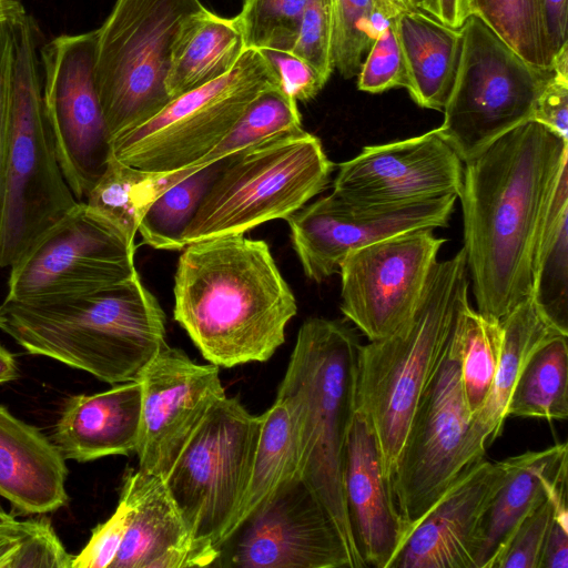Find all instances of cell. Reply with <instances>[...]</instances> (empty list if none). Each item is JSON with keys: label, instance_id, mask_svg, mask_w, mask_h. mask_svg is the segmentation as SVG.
Masks as SVG:
<instances>
[{"label": "cell", "instance_id": "1", "mask_svg": "<svg viewBox=\"0 0 568 568\" xmlns=\"http://www.w3.org/2000/svg\"><path fill=\"white\" fill-rule=\"evenodd\" d=\"M568 140L536 121L464 163L458 197L477 311L501 321L531 296L539 240Z\"/></svg>", "mask_w": 568, "mask_h": 568}, {"label": "cell", "instance_id": "2", "mask_svg": "<svg viewBox=\"0 0 568 568\" xmlns=\"http://www.w3.org/2000/svg\"><path fill=\"white\" fill-rule=\"evenodd\" d=\"M174 275V318L216 366L266 362L297 312L268 245L243 234L184 246Z\"/></svg>", "mask_w": 568, "mask_h": 568}, {"label": "cell", "instance_id": "3", "mask_svg": "<svg viewBox=\"0 0 568 568\" xmlns=\"http://www.w3.org/2000/svg\"><path fill=\"white\" fill-rule=\"evenodd\" d=\"M0 329L24 351L111 385L139 379L165 342V314L139 273L113 286L32 301L4 298Z\"/></svg>", "mask_w": 568, "mask_h": 568}, {"label": "cell", "instance_id": "4", "mask_svg": "<svg viewBox=\"0 0 568 568\" xmlns=\"http://www.w3.org/2000/svg\"><path fill=\"white\" fill-rule=\"evenodd\" d=\"M464 248L434 265L414 314L386 337L361 345L357 408L374 429L390 480L413 415L449 346L460 307L469 301Z\"/></svg>", "mask_w": 568, "mask_h": 568}, {"label": "cell", "instance_id": "5", "mask_svg": "<svg viewBox=\"0 0 568 568\" xmlns=\"http://www.w3.org/2000/svg\"><path fill=\"white\" fill-rule=\"evenodd\" d=\"M359 338L343 321L312 317L297 333L278 387L301 418L300 477L337 527L356 568H366L348 523L344 494L345 447L357 407Z\"/></svg>", "mask_w": 568, "mask_h": 568}, {"label": "cell", "instance_id": "6", "mask_svg": "<svg viewBox=\"0 0 568 568\" xmlns=\"http://www.w3.org/2000/svg\"><path fill=\"white\" fill-rule=\"evenodd\" d=\"M10 128L0 197V268L11 266L78 204L59 165L44 112L39 28L12 23Z\"/></svg>", "mask_w": 568, "mask_h": 568}, {"label": "cell", "instance_id": "7", "mask_svg": "<svg viewBox=\"0 0 568 568\" xmlns=\"http://www.w3.org/2000/svg\"><path fill=\"white\" fill-rule=\"evenodd\" d=\"M333 169L321 140L303 129L226 158L182 235L183 246L286 220L326 189Z\"/></svg>", "mask_w": 568, "mask_h": 568}, {"label": "cell", "instance_id": "8", "mask_svg": "<svg viewBox=\"0 0 568 568\" xmlns=\"http://www.w3.org/2000/svg\"><path fill=\"white\" fill-rule=\"evenodd\" d=\"M200 0H115L95 29L94 75L111 139L166 105L171 50Z\"/></svg>", "mask_w": 568, "mask_h": 568}, {"label": "cell", "instance_id": "9", "mask_svg": "<svg viewBox=\"0 0 568 568\" xmlns=\"http://www.w3.org/2000/svg\"><path fill=\"white\" fill-rule=\"evenodd\" d=\"M280 88L264 55L247 48L222 77L187 91L146 121L114 135L113 156L150 173L194 166L230 132L250 103L263 91Z\"/></svg>", "mask_w": 568, "mask_h": 568}, {"label": "cell", "instance_id": "10", "mask_svg": "<svg viewBox=\"0 0 568 568\" xmlns=\"http://www.w3.org/2000/svg\"><path fill=\"white\" fill-rule=\"evenodd\" d=\"M459 30V63L437 131L466 163L531 121L554 71L526 62L476 16H469Z\"/></svg>", "mask_w": 568, "mask_h": 568}, {"label": "cell", "instance_id": "11", "mask_svg": "<svg viewBox=\"0 0 568 568\" xmlns=\"http://www.w3.org/2000/svg\"><path fill=\"white\" fill-rule=\"evenodd\" d=\"M260 428V416L237 398L223 396L164 478L194 537L219 550L245 495Z\"/></svg>", "mask_w": 568, "mask_h": 568}, {"label": "cell", "instance_id": "12", "mask_svg": "<svg viewBox=\"0 0 568 568\" xmlns=\"http://www.w3.org/2000/svg\"><path fill=\"white\" fill-rule=\"evenodd\" d=\"M488 439L465 403L459 364L449 342L413 415L390 477L408 532L477 462Z\"/></svg>", "mask_w": 568, "mask_h": 568}, {"label": "cell", "instance_id": "13", "mask_svg": "<svg viewBox=\"0 0 568 568\" xmlns=\"http://www.w3.org/2000/svg\"><path fill=\"white\" fill-rule=\"evenodd\" d=\"M134 240L81 201L10 266L7 300L100 291L135 276Z\"/></svg>", "mask_w": 568, "mask_h": 568}, {"label": "cell", "instance_id": "14", "mask_svg": "<svg viewBox=\"0 0 568 568\" xmlns=\"http://www.w3.org/2000/svg\"><path fill=\"white\" fill-rule=\"evenodd\" d=\"M44 112L62 174L84 201L111 155L94 75L95 30L40 47Z\"/></svg>", "mask_w": 568, "mask_h": 568}, {"label": "cell", "instance_id": "15", "mask_svg": "<svg viewBox=\"0 0 568 568\" xmlns=\"http://www.w3.org/2000/svg\"><path fill=\"white\" fill-rule=\"evenodd\" d=\"M213 566L356 568L328 513L298 476L281 485L233 530Z\"/></svg>", "mask_w": 568, "mask_h": 568}, {"label": "cell", "instance_id": "16", "mask_svg": "<svg viewBox=\"0 0 568 568\" xmlns=\"http://www.w3.org/2000/svg\"><path fill=\"white\" fill-rule=\"evenodd\" d=\"M445 242L420 229L351 251L338 271L344 316L368 341L395 332L417 308Z\"/></svg>", "mask_w": 568, "mask_h": 568}, {"label": "cell", "instance_id": "17", "mask_svg": "<svg viewBox=\"0 0 568 568\" xmlns=\"http://www.w3.org/2000/svg\"><path fill=\"white\" fill-rule=\"evenodd\" d=\"M456 199L449 194L397 204H361L332 192L286 221L304 274L321 283L338 273L353 250L404 232L446 227Z\"/></svg>", "mask_w": 568, "mask_h": 568}, {"label": "cell", "instance_id": "18", "mask_svg": "<svg viewBox=\"0 0 568 568\" xmlns=\"http://www.w3.org/2000/svg\"><path fill=\"white\" fill-rule=\"evenodd\" d=\"M139 469L165 478L214 404L225 396L219 366L165 344L144 368Z\"/></svg>", "mask_w": 568, "mask_h": 568}, {"label": "cell", "instance_id": "19", "mask_svg": "<svg viewBox=\"0 0 568 568\" xmlns=\"http://www.w3.org/2000/svg\"><path fill=\"white\" fill-rule=\"evenodd\" d=\"M464 162L437 128L422 135L366 145L338 165L333 192L361 204H397L459 195Z\"/></svg>", "mask_w": 568, "mask_h": 568}, {"label": "cell", "instance_id": "20", "mask_svg": "<svg viewBox=\"0 0 568 568\" xmlns=\"http://www.w3.org/2000/svg\"><path fill=\"white\" fill-rule=\"evenodd\" d=\"M504 464H474L416 523L388 568H476L486 509L501 484Z\"/></svg>", "mask_w": 568, "mask_h": 568}, {"label": "cell", "instance_id": "21", "mask_svg": "<svg viewBox=\"0 0 568 568\" xmlns=\"http://www.w3.org/2000/svg\"><path fill=\"white\" fill-rule=\"evenodd\" d=\"M343 494L355 546L365 566L388 568L408 528L385 474L372 424L357 407L346 440Z\"/></svg>", "mask_w": 568, "mask_h": 568}, {"label": "cell", "instance_id": "22", "mask_svg": "<svg viewBox=\"0 0 568 568\" xmlns=\"http://www.w3.org/2000/svg\"><path fill=\"white\" fill-rule=\"evenodd\" d=\"M120 498L129 525L110 568L213 566L220 550L197 540L168 490L164 478L138 470L123 478Z\"/></svg>", "mask_w": 568, "mask_h": 568}, {"label": "cell", "instance_id": "23", "mask_svg": "<svg viewBox=\"0 0 568 568\" xmlns=\"http://www.w3.org/2000/svg\"><path fill=\"white\" fill-rule=\"evenodd\" d=\"M141 419L142 386L136 379L93 395L71 396L50 439L65 460L129 455L135 453Z\"/></svg>", "mask_w": 568, "mask_h": 568}, {"label": "cell", "instance_id": "24", "mask_svg": "<svg viewBox=\"0 0 568 568\" xmlns=\"http://www.w3.org/2000/svg\"><path fill=\"white\" fill-rule=\"evenodd\" d=\"M68 468L50 438L0 405V496L21 514L62 507Z\"/></svg>", "mask_w": 568, "mask_h": 568}, {"label": "cell", "instance_id": "25", "mask_svg": "<svg viewBox=\"0 0 568 568\" xmlns=\"http://www.w3.org/2000/svg\"><path fill=\"white\" fill-rule=\"evenodd\" d=\"M567 444L526 452L503 460L504 477L479 532L476 568H493L520 520L567 481Z\"/></svg>", "mask_w": 568, "mask_h": 568}, {"label": "cell", "instance_id": "26", "mask_svg": "<svg viewBox=\"0 0 568 568\" xmlns=\"http://www.w3.org/2000/svg\"><path fill=\"white\" fill-rule=\"evenodd\" d=\"M395 24L404 58L406 90L419 106L443 111L459 63L460 30L416 9L399 12Z\"/></svg>", "mask_w": 568, "mask_h": 568}, {"label": "cell", "instance_id": "27", "mask_svg": "<svg viewBox=\"0 0 568 568\" xmlns=\"http://www.w3.org/2000/svg\"><path fill=\"white\" fill-rule=\"evenodd\" d=\"M245 50L235 17L203 7L182 23L172 45L166 77L171 99L227 73Z\"/></svg>", "mask_w": 568, "mask_h": 568}, {"label": "cell", "instance_id": "28", "mask_svg": "<svg viewBox=\"0 0 568 568\" xmlns=\"http://www.w3.org/2000/svg\"><path fill=\"white\" fill-rule=\"evenodd\" d=\"M260 417V436L250 481L230 535L281 485L300 477L301 418L295 399L277 392L274 404Z\"/></svg>", "mask_w": 568, "mask_h": 568}, {"label": "cell", "instance_id": "29", "mask_svg": "<svg viewBox=\"0 0 568 568\" xmlns=\"http://www.w3.org/2000/svg\"><path fill=\"white\" fill-rule=\"evenodd\" d=\"M500 323L503 342L494 384L484 406L473 418L487 437L488 444L503 432L510 395L531 355L545 341L562 334L546 318L531 296Z\"/></svg>", "mask_w": 568, "mask_h": 568}, {"label": "cell", "instance_id": "30", "mask_svg": "<svg viewBox=\"0 0 568 568\" xmlns=\"http://www.w3.org/2000/svg\"><path fill=\"white\" fill-rule=\"evenodd\" d=\"M531 297L568 335V163L558 176L539 240Z\"/></svg>", "mask_w": 568, "mask_h": 568}, {"label": "cell", "instance_id": "31", "mask_svg": "<svg viewBox=\"0 0 568 568\" xmlns=\"http://www.w3.org/2000/svg\"><path fill=\"white\" fill-rule=\"evenodd\" d=\"M568 335L545 341L521 371L507 415L547 420L568 417Z\"/></svg>", "mask_w": 568, "mask_h": 568}, {"label": "cell", "instance_id": "32", "mask_svg": "<svg viewBox=\"0 0 568 568\" xmlns=\"http://www.w3.org/2000/svg\"><path fill=\"white\" fill-rule=\"evenodd\" d=\"M501 342L500 321L474 310L467 301L458 312L450 343L458 358L462 389L473 418L493 387Z\"/></svg>", "mask_w": 568, "mask_h": 568}, {"label": "cell", "instance_id": "33", "mask_svg": "<svg viewBox=\"0 0 568 568\" xmlns=\"http://www.w3.org/2000/svg\"><path fill=\"white\" fill-rule=\"evenodd\" d=\"M224 162L225 159L194 171L150 203L138 227L146 245L158 250L184 247L182 235Z\"/></svg>", "mask_w": 568, "mask_h": 568}, {"label": "cell", "instance_id": "34", "mask_svg": "<svg viewBox=\"0 0 568 568\" xmlns=\"http://www.w3.org/2000/svg\"><path fill=\"white\" fill-rule=\"evenodd\" d=\"M331 7L334 69L351 79L375 38L402 11L393 0H331Z\"/></svg>", "mask_w": 568, "mask_h": 568}, {"label": "cell", "instance_id": "35", "mask_svg": "<svg viewBox=\"0 0 568 568\" xmlns=\"http://www.w3.org/2000/svg\"><path fill=\"white\" fill-rule=\"evenodd\" d=\"M470 16L481 19L529 64L551 70L541 0H468Z\"/></svg>", "mask_w": 568, "mask_h": 568}, {"label": "cell", "instance_id": "36", "mask_svg": "<svg viewBox=\"0 0 568 568\" xmlns=\"http://www.w3.org/2000/svg\"><path fill=\"white\" fill-rule=\"evenodd\" d=\"M297 102L280 88L261 92L220 143L194 166L199 170L226 159L268 138L302 129Z\"/></svg>", "mask_w": 568, "mask_h": 568}, {"label": "cell", "instance_id": "37", "mask_svg": "<svg viewBox=\"0 0 568 568\" xmlns=\"http://www.w3.org/2000/svg\"><path fill=\"white\" fill-rule=\"evenodd\" d=\"M144 179L145 172L123 164L111 152L83 202L134 240L144 211Z\"/></svg>", "mask_w": 568, "mask_h": 568}, {"label": "cell", "instance_id": "38", "mask_svg": "<svg viewBox=\"0 0 568 568\" xmlns=\"http://www.w3.org/2000/svg\"><path fill=\"white\" fill-rule=\"evenodd\" d=\"M306 0H243L235 16L245 49L291 51Z\"/></svg>", "mask_w": 568, "mask_h": 568}, {"label": "cell", "instance_id": "39", "mask_svg": "<svg viewBox=\"0 0 568 568\" xmlns=\"http://www.w3.org/2000/svg\"><path fill=\"white\" fill-rule=\"evenodd\" d=\"M567 489V481L559 485L535 506L516 526L493 568H538L544 541L550 526L556 499Z\"/></svg>", "mask_w": 568, "mask_h": 568}, {"label": "cell", "instance_id": "40", "mask_svg": "<svg viewBox=\"0 0 568 568\" xmlns=\"http://www.w3.org/2000/svg\"><path fill=\"white\" fill-rule=\"evenodd\" d=\"M395 18H392L375 38L362 62L357 87L368 93H382L407 85L404 58L399 45Z\"/></svg>", "mask_w": 568, "mask_h": 568}, {"label": "cell", "instance_id": "41", "mask_svg": "<svg viewBox=\"0 0 568 568\" xmlns=\"http://www.w3.org/2000/svg\"><path fill=\"white\" fill-rule=\"evenodd\" d=\"M291 51L311 64L322 80L327 82L334 71L331 0H306Z\"/></svg>", "mask_w": 568, "mask_h": 568}, {"label": "cell", "instance_id": "42", "mask_svg": "<svg viewBox=\"0 0 568 568\" xmlns=\"http://www.w3.org/2000/svg\"><path fill=\"white\" fill-rule=\"evenodd\" d=\"M72 558L50 520L42 517L19 539L6 568H71Z\"/></svg>", "mask_w": 568, "mask_h": 568}, {"label": "cell", "instance_id": "43", "mask_svg": "<svg viewBox=\"0 0 568 568\" xmlns=\"http://www.w3.org/2000/svg\"><path fill=\"white\" fill-rule=\"evenodd\" d=\"M129 525V508L120 498L115 511L98 525L85 547L72 558L71 568H110Z\"/></svg>", "mask_w": 568, "mask_h": 568}, {"label": "cell", "instance_id": "44", "mask_svg": "<svg viewBox=\"0 0 568 568\" xmlns=\"http://www.w3.org/2000/svg\"><path fill=\"white\" fill-rule=\"evenodd\" d=\"M273 67L283 93L296 102L312 100L325 85L316 70L292 51L257 49Z\"/></svg>", "mask_w": 568, "mask_h": 568}, {"label": "cell", "instance_id": "45", "mask_svg": "<svg viewBox=\"0 0 568 568\" xmlns=\"http://www.w3.org/2000/svg\"><path fill=\"white\" fill-rule=\"evenodd\" d=\"M562 139L568 140V77L552 73L542 88L531 116Z\"/></svg>", "mask_w": 568, "mask_h": 568}, {"label": "cell", "instance_id": "46", "mask_svg": "<svg viewBox=\"0 0 568 568\" xmlns=\"http://www.w3.org/2000/svg\"><path fill=\"white\" fill-rule=\"evenodd\" d=\"M13 22H0V197L4 175L11 102Z\"/></svg>", "mask_w": 568, "mask_h": 568}, {"label": "cell", "instance_id": "47", "mask_svg": "<svg viewBox=\"0 0 568 568\" xmlns=\"http://www.w3.org/2000/svg\"><path fill=\"white\" fill-rule=\"evenodd\" d=\"M538 568H568L567 489L560 491L556 499Z\"/></svg>", "mask_w": 568, "mask_h": 568}, {"label": "cell", "instance_id": "48", "mask_svg": "<svg viewBox=\"0 0 568 568\" xmlns=\"http://www.w3.org/2000/svg\"><path fill=\"white\" fill-rule=\"evenodd\" d=\"M542 19L552 59L568 44V0H541Z\"/></svg>", "mask_w": 568, "mask_h": 568}, {"label": "cell", "instance_id": "49", "mask_svg": "<svg viewBox=\"0 0 568 568\" xmlns=\"http://www.w3.org/2000/svg\"><path fill=\"white\" fill-rule=\"evenodd\" d=\"M413 7L440 23L460 29L470 16L468 0H412Z\"/></svg>", "mask_w": 568, "mask_h": 568}, {"label": "cell", "instance_id": "50", "mask_svg": "<svg viewBox=\"0 0 568 568\" xmlns=\"http://www.w3.org/2000/svg\"><path fill=\"white\" fill-rule=\"evenodd\" d=\"M19 376L13 355L0 345V384L14 381Z\"/></svg>", "mask_w": 568, "mask_h": 568}, {"label": "cell", "instance_id": "51", "mask_svg": "<svg viewBox=\"0 0 568 568\" xmlns=\"http://www.w3.org/2000/svg\"><path fill=\"white\" fill-rule=\"evenodd\" d=\"M26 13L19 0H0V22H14Z\"/></svg>", "mask_w": 568, "mask_h": 568}, {"label": "cell", "instance_id": "52", "mask_svg": "<svg viewBox=\"0 0 568 568\" xmlns=\"http://www.w3.org/2000/svg\"><path fill=\"white\" fill-rule=\"evenodd\" d=\"M23 524H24V520L19 521L17 519H14L13 516L8 514L0 507V531L12 530V529L21 527Z\"/></svg>", "mask_w": 568, "mask_h": 568}, {"label": "cell", "instance_id": "53", "mask_svg": "<svg viewBox=\"0 0 568 568\" xmlns=\"http://www.w3.org/2000/svg\"><path fill=\"white\" fill-rule=\"evenodd\" d=\"M400 11L415 10L412 0H393ZM417 10V9H416Z\"/></svg>", "mask_w": 568, "mask_h": 568}]
</instances>
